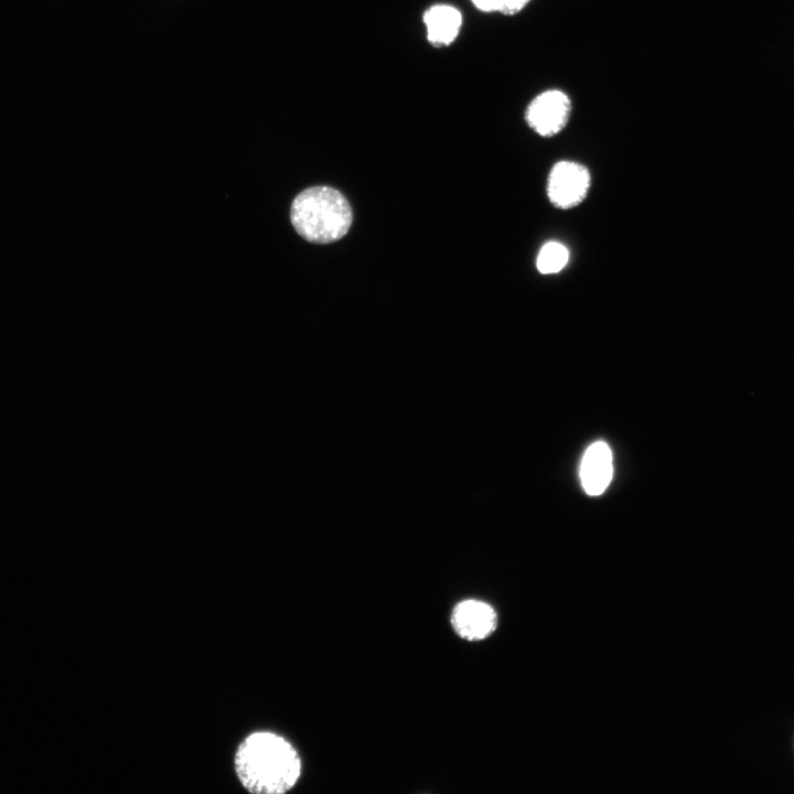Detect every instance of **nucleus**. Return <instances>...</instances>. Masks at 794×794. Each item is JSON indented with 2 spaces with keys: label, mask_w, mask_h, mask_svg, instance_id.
Instances as JSON below:
<instances>
[{
  "label": "nucleus",
  "mask_w": 794,
  "mask_h": 794,
  "mask_svg": "<svg viewBox=\"0 0 794 794\" xmlns=\"http://www.w3.org/2000/svg\"><path fill=\"white\" fill-rule=\"evenodd\" d=\"M234 768L240 784L248 792L282 794L299 781L301 759L283 737L270 731H256L238 745Z\"/></svg>",
  "instance_id": "nucleus-1"
},
{
  "label": "nucleus",
  "mask_w": 794,
  "mask_h": 794,
  "mask_svg": "<svg viewBox=\"0 0 794 794\" xmlns=\"http://www.w3.org/2000/svg\"><path fill=\"white\" fill-rule=\"evenodd\" d=\"M291 223L308 242L328 244L342 238L352 224L345 196L330 186H313L299 193L291 205Z\"/></svg>",
  "instance_id": "nucleus-2"
},
{
  "label": "nucleus",
  "mask_w": 794,
  "mask_h": 794,
  "mask_svg": "<svg viewBox=\"0 0 794 794\" xmlns=\"http://www.w3.org/2000/svg\"><path fill=\"white\" fill-rule=\"evenodd\" d=\"M572 114L570 96L560 89H546L527 105L525 121L538 136L550 138L560 133Z\"/></svg>",
  "instance_id": "nucleus-3"
},
{
  "label": "nucleus",
  "mask_w": 794,
  "mask_h": 794,
  "mask_svg": "<svg viewBox=\"0 0 794 794\" xmlns=\"http://www.w3.org/2000/svg\"><path fill=\"white\" fill-rule=\"evenodd\" d=\"M590 184V172L584 165L573 161H559L548 176V198L558 208H572L586 198Z\"/></svg>",
  "instance_id": "nucleus-4"
},
{
  "label": "nucleus",
  "mask_w": 794,
  "mask_h": 794,
  "mask_svg": "<svg viewBox=\"0 0 794 794\" xmlns=\"http://www.w3.org/2000/svg\"><path fill=\"white\" fill-rule=\"evenodd\" d=\"M450 620L454 632L470 642L486 639L497 625L495 610L486 602L474 599L458 602Z\"/></svg>",
  "instance_id": "nucleus-5"
},
{
  "label": "nucleus",
  "mask_w": 794,
  "mask_h": 794,
  "mask_svg": "<svg viewBox=\"0 0 794 794\" xmlns=\"http://www.w3.org/2000/svg\"><path fill=\"white\" fill-rule=\"evenodd\" d=\"M613 474L612 452L604 441H596L586 450L580 464V481L589 495L602 494Z\"/></svg>",
  "instance_id": "nucleus-6"
},
{
  "label": "nucleus",
  "mask_w": 794,
  "mask_h": 794,
  "mask_svg": "<svg viewBox=\"0 0 794 794\" xmlns=\"http://www.w3.org/2000/svg\"><path fill=\"white\" fill-rule=\"evenodd\" d=\"M427 39L433 46L453 43L462 25L461 12L450 4H434L423 14Z\"/></svg>",
  "instance_id": "nucleus-7"
},
{
  "label": "nucleus",
  "mask_w": 794,
  "mask_h": 794,
  "mask_svg": "<svg viewBox=\"0 0 794 794\" xmlns=\"http://www.w3.org/2000/svg\"><path fill=\"white\" fill-rule=\"evenodd\" d=\"M569 251L566 246L557 242L545 244L537 256L536 266L540 273H557L567 265Z\"/></svg>",
  "instance_id": "nucleus-8"
},
{
  "label": "nucleus",
  "mask_w": 794,
  "mask_h": 794,
  "mask_svg": "<svg viewBox=\"0 0 794 794\" xmlns=\"http://www.w3.org/2000/svg\"><path fill=\"white\" fill-rule=\"evenodd\" d=\"M533 0H497V12L513 17L522 12Z\"/></svg>",
  "instance_id": "nucleus-9"
},
{
  "label": "nucleus",
  "mask_w": 794,
  "mask_h": 794,
  "mask_svg": "<svg viewBox=\"0 0 794 794\" xmlns=\"http://www.w3.org/2000/svg\"><path fill=\"white\" fill-rule=\"evenodd\" d=\"M476 9L483 12H497V0H471Z\"/></svg>",
  "instance_id": "nucleus-10"
}]
</instances>
